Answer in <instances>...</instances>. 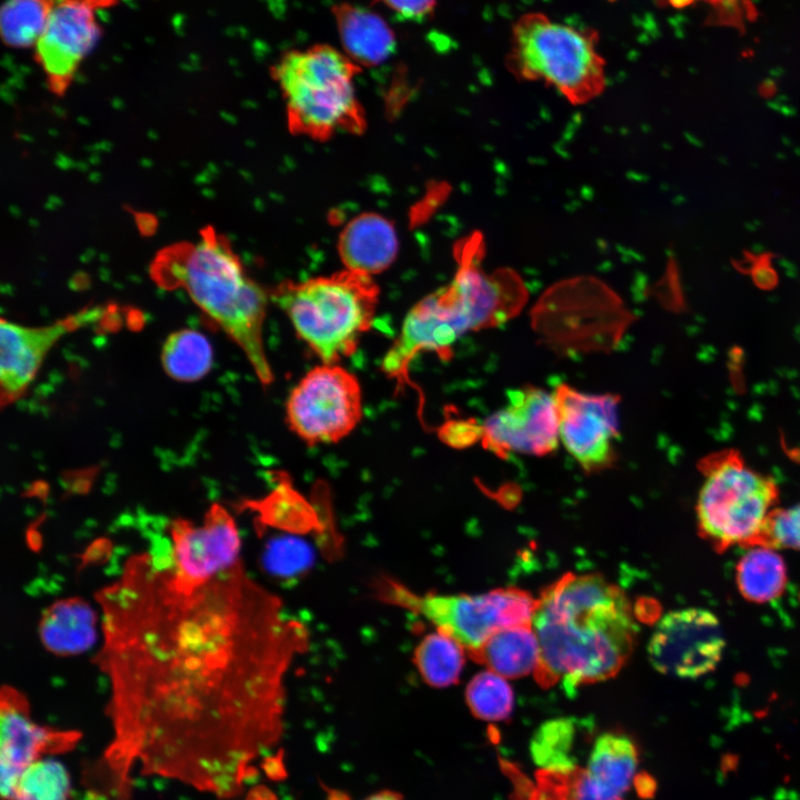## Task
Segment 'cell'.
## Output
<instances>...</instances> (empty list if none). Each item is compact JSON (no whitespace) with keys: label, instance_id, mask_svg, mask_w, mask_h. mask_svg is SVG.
<instances>
[{"label":"cell","instance_id":"9","mask_svg":"<svg viewBox=\"0 0 800 800\" xmlns=\"http://www.w3.org/2000/svg\"><path fill=\"white\" fill-rule=\"evenodd\" d=\"M541 342L560 356L611 352L633 321L621 299L593 278L550 288L531 314Z\"/></svg>","mask_w":800,"mask_h":800},{"label":"cell","instance_id":"32","mask_svg":"<svg viewBox=\"0 0 800 800\" xmlns=\"http://www.w3.org/2000/svg\"><path fill=\"white\" fill-rule=\"evenodd\" d=\"M482 436L483 426L473 418L449 420L439 429V437L446 444L460 449L477 443Z\"/></svg>","mask_w":800,"mask_h":800},{"label":"cell","instance_id":"8","mask_svg":"<svg viewBox=\"0 0 800 800\" xmlns=\"http://www.w3.org/2000/svg\"><path fill=\"white\" fill-rule=\"evenodd\" d=\"M698 466L702 476L696 503L700 537L719 553L733 546H760L778 508L776 481L751 468L736 449L709 453Z\"/></svg>","mask_w":800,"mask_h":800},{"label":"cell","instance_id":"6","mask_svg":"<svg viewBox=\"0 0 800 800\" xmlns=\"http://www.w3.org/2000/svg\"><path fill=\"white\" fill-rule=\"evenodd\" d=\"M361 71L327 44L286 52L272 67L293 134L326 141L337 133H363L366 116L353 84Z\"/></svg>","mask_w":800,"mask_h":800},{"label":"cell","instance_id":"24","mask_svg":"<svg viewBox=\"0 0 800 800\" xmlns=\"http://www.w3.org/2000/svg\"><path fill=\"white\" fill-rule=\"evenodd\" d=\"M213 351L201 332L181 329L169 334L161 349L164 372L179 382H194L212 368Z\"/></svg>","mask_w":800,"mask_h":800},{"label":"cell","instance_id":"20","mask_svg":"<svg viewBox=\"0 0 800 800\" xmlns=\"http://www.w3.org/2000/svg\"><path fill=\"white\" fill-rule=\"evenodd\" d=\"M346 54L357 64L377 66L396 48L394 33L377 13L349 3L333 8Z\"/></svg>","mask_w":800,"mask_h":800},{"label":"cell","instance_id":"25","mask_svg":"<svg viewBox=\"0 0 800 800\" xmlns=\"http://www.w3.org/2000/svg\"><path fill=\"white\" fill-rule=\"evenodd\" d=\"M464 652L457 640L436 630L418 643L413 662L427 684L446 688L458 682L464 666Z\"/></svg>","mask_w":800,"mask_h":800},{"label":"cell","instance_id":"11","mask_svg":"<svg viewBox=\"0 0 800 800\" xmlns=\"http://www.w3.org/2000/svg\"><path fill=\"white\" fill-rule=\"evenodd\" d=\"M362 418V393L354 374L322 363L308 371L286 402L291 431L309 446L334 443L350 434Z\"/></svg>","mask_w":800,"mask_h":800},{"label":"cell","instance_id":"31","mask_svg":"<svg viewBox=\"0 0 800 800\" xmlns=\"http://www.w3.org/2000/svg\"><path fill=\"white\" fill-rule=\"evenodd\" d=\"M760 546L800 551V503L789 508L778 507L771 513Z\"/></svg>","mask_w":800,"mask_h":800},{"label":"cell","instance_id":"34","mask_svg":"<svg viewBox=\"0 0 800 800\" xmlns=\"http://www.w3.org/2000/svg\"><path fill=\"white\" fill-rule=\"evenodd\" d=\"M390 9L406 19L426 18L434 9L437 0H382Z\"/></svg>","mask_w":800,"mask_h":800},{"label":"cell","instance_id":"30","mask_svg":"<svg viewBox=\"0 0 800 800\" xmlns=\"http://www.w3.org/2000/svg\"><path fill=\"white\" fill-rule=\"evenodd\" d=\"M668 6L682 9L691 4L702 2L710 13L708 16L711 24L731 27L743 30L747 23L757 18V8L751 0H663Z\"/></svg>","mask_w":800,"mask_h":800},{"label":"cell","instance_id":"13","mask_svg":"<svg viewBox=\"0 0 800 800\" xmlns=\"http://www.w3.org/2000/svg\"><path fill=\"white\" fill-rule=\"evenodd\" d=\"M726 646L719 619L702 608L670 611L658 622L648 658L660 673L696 679L716 669Z\"/></svg>","mask_w":800,"mask_h":800},{"label":"cell","instance_id":"1","mask_svg":"<svg viewBox=\"0 0 800 800\" xmlns=\"http://www.w3.org/2000/svg\"><path fill=\"white\" fill-rule=\"evenodd\" d=\"M97 600L111 727L98 793L128 800L140 774L238 796L280 740L303 626L240 562L187 584L170 561L138 552Z\"/></svg>","mask_w":800,"mask_h":800},{"label":"cell","instance_id":"10","mask_svg":"<svg viewBox=\"0 0 800 800\" xmlns=\"http://www.w3.org/2000/svg\"><path fill=\"white\" fill-rule=\"evenodd\" d=\"M373 591L380 601L423 617L470 656L499 630L530 624L537 607L536 598L514 587L479 594L420 593L382 576L373 581Z\"/></svg>","mask_w":800,"mask_h":800},{"label":"cell","instance_id":"21","mask_svg":"<svg viewBox=\"0 0 800 800\" xmlns=\"http://www.w3.org/2000/svg\"><path fill=\"white\" fill-rule=\"evenodd\" d=\"M94 610L79 598H68L51 604L39 624L40 639L49 651L58 656H74L88 650L97 639Z\"/></svg>","mask_w":800,"mask_h":800},{"label":"cell","instance_id":"16","mask_svg":"<svg viewBox=\"0 0 800 800\" xmlns=\"http://www.w3.org/2000/svg\"><path fill=\"white\" fill-rule=\"evenodd\" d=\"M508 403L487 418L483 447L507 458L510 452L542 457L558 447L559 420L554 396L526 384L508 391Z\"/></svg>","mask_w":800,"mask_h":800},{"label":"cell","instance_id":"26","mask_svg":"<svg viewBox=\"0 0 800 800\" xmlns=\"http://www.w3.org/2000/svg\"><path fill=\"white\" fill-rule=\"evenodd\" d=\"M49 12L47 0H8L0 14L3 41L13 48L34 47Z\"/></svg>","mask_w":800,"mask_h":800},{"label":"cell","instance_id":"17","mask_svg":"<svg viewBox=\"0 0 800 800\" xmlns=\"http://www.w3.org/2000/svg\"><path fill=\"white\" fill-rule=\"evenodd\" d=\"M170 537V563L184 583H204L240 562L237 524L220 504H212L199 524L180 518L173 520Z\"/></svg>","mask_w":800,"mask_h":800},{"label":"cell","instance_id":"29","mask_svg":"<svg viewBox=\"0 0 800 800\" xmlns=\"http://www.w3.org/2000/svg\"><path fill=\"white\" fill-rule=\"evenodd\" d=\"M574 727L569 719H553L544 722L536 732L531 752L542 770L563 771L576 767L570 758Z\"/></svg>","mask_w":800,"mask_h":800},{"label":"cell","instance_id":"7","mask_svg":"<svg viewBox=\"0 0 800 800\" xmlns=\"http://www.w3.org/2000/svg\"><path fill=\"white\" fill-rule=\"evenodd\" d=\"M599 33L554 21L539 11L520 16L511 28L507 69L519 80L541 81L572 104H584L606 88Z\"/></svg>","mask_w":800,"mask_h":800},{"label":"cell","instance_id":"36","mask_svg":"<svg viewBox=\"0 0 800 800\" xmlns=\"http://www.w3.org/2000/svg\"><path fill=\"white\" fill-rule=\"evenodd\" d=\"M609 1H616V0H609Z\"/></svg>","mask_w":800,"mask_h":800},{"label":"cell","instance_id":"22","mask_svg":"<svg viewBox=\"0 0 800 800\" xmlns=\"http://www.w3.org/2000/svg\"><path fill=\"white\" fill-rule=\"evenodd\" d=\"M471 657L503 678H520L534 671L539 642L531 623L513 626L492 634Z\"/></svg>","mask_w":800,"mask_h":800},{"label":"cell","instance_id":"19","mask_svg":"<svg viewBox=\"0 0 800 800\" xmlns=\"http://www.w3.org/2000/svg\"><path fill=\"white\" fill-rule=\"evenodd\" d=\"M393 224L378 213H361L342 229L338 252L346 269L370 276L391 266L398 253Z\"/></svg>","mask_w":800,"mask_h":800},{"label":"cell","instance_id":"18","mask_svg":"<svg viewBox=\"0 0 800 800\" xmlns=\"http://www.w3.org/2000/svg\"><path fill=\"white\" fill-rule=\"evenodd\" d=\"M1 796L11 799L21 773L48 753L63 752L79 734L39 726L30 717L26 698L11 687L1 691Z\"/></svg>","mask_w":800,"mask_h":800},{"label":"cell","instance_id":"5","mask_svg":"<svg viewBox=\"0 0 800 800\" xmlns=\"http://www.w3.org/2000/svg\"><path fill=\"white\" fill-rule=\"evenodd\" d=\"M269 294L322 363L334 364L352 356L371 328L380 290L372 276L344 269L283 281Z\"/></svg>","mask_w":800,"mask_h":800},{"label":"cell","instance_id":"27","mask_svg":"<svg viewBox=\"0 0 800 800\" xmlns=\"http://www.w3.org/2000/svg\"><path fill=\"white\" fill-rule=\"evenodd\" d=\"M466 701L471 713L484 721H502L513 710V691L506 678L491 671L477 673L466 689Z\"/></svg>","mask_w":800,"mask_h":800},{"label":"cell","instance_id":"33","mask_svg":"<svg viewBox=\"0 0 800 800\" xmlns=\"http://www.w3.org/2000/svg\"><path fill=\"white\" fill-rule=\"evenodd\" d=\"M743 259L754 282L762 288H770L777 282V273L772 267L771 254L749 256Z\"/></svg>","mask_w":800,"mask_h":800},{"label":"cell","instance_id":"28","mask_svg":"<svg viewBox=\"0 0 800 800\" xmlns=\"http://www.w3.org/2000/svg\"><path fill=\"white\" fill-rule=\"evenodd\" d=\"M70 779L57 760L40 758L19 777L10 800H68Z\"/></svg>","mask_w":800,"mask_h":800},{"label":"cell","instance_id":"3","mask_svg":"<svg viewBox=\"0 0 800 800\" xmlns=\"http://www.w3.org/2000/svg\"><path fill=\"white\" fill-rule=\"evenodd\" d=\"M480 241L461 247L451 282L417 302L381 362L382 372L402 391L412 386V361L422 352L451 359L452 347L470 331L498 327L514 318L527 301L522 279L511 269L491 273L480 266Z\"/></svg>","mask_w":800,"mask_h":800},{"label":"cell","instance_id":"12","mask_svg":"<svg viewBox=\"0 0 800 800\" xmlns=\"http://www.w3.org/2000/svg\"><path fill=\"white\" fill-rule=\"evenodd\" d=\"M553 396L559 437L567 451L587 473L612 468L618 460L620 396L584 393L566 383Z\"/></svg>","mask_w":800,"mask_h":800},{"label":"cell","instance_id":"15","mask_svg":"<svg viewBox=\"0 0 800 800\" xmlns=\"http://www.w3.org/2000/svg\"><path fill=\"white\" fill-rule=\"evenodd\" d=\"M112 311L109 307H87L44 326H23L0 321V402L12 404L27 391L44 358L58 341L81 328L101 323Z\"/></svg>","mask_w":800,"mask_h":800},{"label":"cell","instance_id":"14","mask_svg":"<svg viewBox=\"0 0 800 800\" xmlns=\"http://www.w3.org/2000/svg\"><path fill=\"white\" fill-rule=\"evenodd\" d=\"M47 1L48 18L34 46V58L44 72L48 88L63 96L100 36L97 11L114 6L118 0Z\"/></svg>","mask_w":800,"mask_h":800},{"label":"cell","instance_id":"35","mask_svg":"<svg viewBox=\"0 0 800 800\" xmlns=\"http://www.w3.org/2000/svg\"><path fill=\"white\" fill-rule=\"evenodd\" d=\"M327 800H351V798L342 791L330 789L327 791ZM362 800H403L401 793L393 790H380L371 793Z\"/></svg>","mask_w":800,"mask_h":800},{"label":"cell","instance_id":"23","mask_svg":"<svg viewBox=\"0 0 800 800\" xmlns=\"http://www.w3.org/2000/svg\"><path fill=\"white\" fill-rule=\"evenodd\" d=\"M787 580L784 561L772 548L752 547L736 568L738 590L753 603H766L779 598Z\"/></svg>","mask_w":800,"mask_h":800},{"label":"cell","instance_id":"4","mask_svg":"<svg viewBox=\"0 0 800 800\" xmlns=\"http://www.w3.org/2000/svg\"><path fill=\"white\" fill-rule=\"evenodd\" d=\"M151 277L161 288L181 289L204 318L244 353L263 386L273 372L263 343L268 294L251 279L229 240L208 227L194 242H180L159 252Z\"/></svg>","mask_w":800,"mask_h":800},{"label":"cell","instance_id":"2","mask_svg":"<svg viewBox=\"0 0 800 800\" xmlns=\"http://www.w3.org/2000/svg\"><path fill=\"white\" fill-rule=\"evenodd\" d=\"M531 624L539 642L537 682L560 683L569 696L616 676L637 637L631 602L598 573H567L543 589Z\"/></svg>","mask_w":800,"mask_h":800}]
</instances>
